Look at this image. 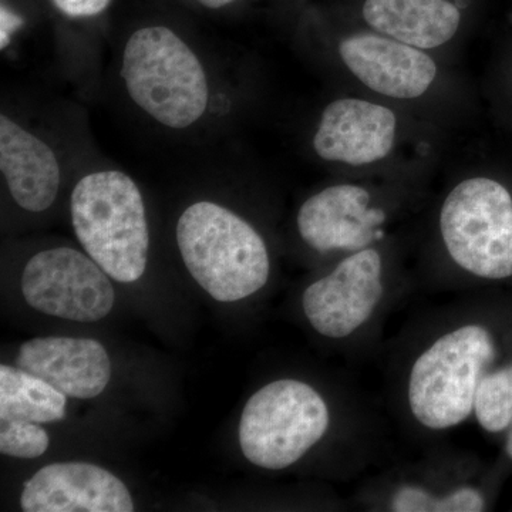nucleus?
Here are the masks:
<instances>
[{
  "instance_id": "nucleus-21",
  "label": "nucleus",
  "mask_w": 512,
  "mask_h": 512,
  "mask_svg": "<svg viewBox=\"0 0 512 512\" xmlns=\"http://www.w3.org/2000/svg\"><path fill=\"white\" fill-rule=\"evenodd\" d=\"M22 26V19L12 10L2 6L0 9V47L5 49L12 39L13 33Z\"/></svg>"
},
{
  "instance_id": "nucleus-16",
  "label": "nucleus",
  "mask_w": 512,
  "mask_h": 512,
  "mask_svg": "<svg viewBox=\"0 0 512 512\" xmlns=\"http://www.w3.org/2000/svg\"><path fill=\"white\" fill-rule=\"evenodd\" d=\"M363 18L380 35L421 50L446 45L461 23L450 0H366Z\"/></svg>"
},
{
  "instance_id": "nucleus-11",
  "label": "nucleus",
  "mask_w": 512,
  "mask_h": 512,
  "mask_svg": "<svg viewBox=\"0 0 512 512\" xmlns=\"http://www.w3.org/2000/svg\"><path fill=\"white\" fill-rule=\"evenodd\" d=\"M339 55L360 83L392 99H417L437 77V64L427 53L377 32L346 37Z\"/></svg>"
},
{
  "instance_id": "nucleus-20",
  "label": "nucleus",
  "mask_w": 512,
  "mask_h": 512,
  "mask_svg": "<svg viewBox=\"0 0 512 512\" xmlns=\"http://www.w3.org/2000/svg\"><path fill=\"white\" fill-rule=\"evenodd\" d=\"M63 15L69 18H93L107 9L111 0H52Z\"/></svg>"
},
{
  "instance_id": "nucleus-6",
  "label": "nucleus",
  "mask_w": 512,
  "mask_h": 512,
  "mask_svg": "<svg viewBox=\"0 0 512 512\" xmlns=\"http://www.w3.org/2000/svg\"><path fill=\"white\" fill-rule=\"evenodd\" d=\"M332 423L328 400L312 384L279 379L249 397L239 421V444L254 466L286 470L326 439Z\"/></svg>"
},
{
  "instance_id": "nucleus-12",
  "label": "nucleus",
  "mask_w": 512,
  "mask_h": 512,
  "mask_svg": "<svg viewBox=\"0 0 512 512\" xmlns=\"http://www.w3.org/2000/svg\"><path fill=\"white\" fill-rule=\"evenodd\" d=\"M25 512H131L126 484L89 463H56L43 467L23 488Z\"/></svg>"
},
{
  "instance_id": "nucleus-1",
  "label": "nucleus",
  "mask_w": 512,
  "mask_h": 512,
  "mask_svg": "<svg viewBox=\"0 0 512 512\" xmlns=\"http://www.w3.org/2000/svg\"><path fill=\"white\" fill-rule=\"evenodd\" d=\"M501 359L500 336L488 320L466 306L441 316L404 357L399 390L407 419L431 434L464 426L474 419L478 390L504 365Z\"/></svg>"
},
{
  "instance_id": "nucleus-15",
  "label": "nucleus",
  "mask_w": 512,
  "mask_h": 512,
  "mask_svg": "<svg viewBox=\"0 0 512 512\" xmlns=\"http://www.w3.org/2000/svg\"><path fill=\"white\" fill-rule=\"evenodd\" d=\"M0 170L13 200L23 210L52 207L60 187L55 151L10 117H0Z\"/></svg>"
},
{
  "instance_id": "nucleus-19",
  "label": "nucleus",
  "mask_w": 512,
  "mask_h": 512,
  "mask_svg": "<svg viewBox=\"0 0 512 512\" xmlns=\"http://www.w3.org/2000/svg\"><path fill=\"white\" fill-rule=\"evenodd\" d=\"M49 434L36 423L0 421V451L16 458H37L49 448Z\"/></svg>"
},
{
  "instance_id": "nucleus-3",
  "label": "nucleus",
  "mask_w": 512,
  "mask_h": 512,
  "mask_svg": "<svg viewBox=\"0 0 512 512\" xmlns=\"http://www.w3.org/2000/svg\"><path fill=\"white\" fill-rule=\"evenodd\" d=\"M70 212L77 239L111 279L130 284L146 272L150 232L143 195L121 171H99L74 187Z\"/></svg>"
},
{
  "instance_id": "nucleus-8",
  "label": "nucleus",
  "mask_w": 512,
  "mask_h": 512,
  "mask_svg": "<svg viewBox=\"0 0 512 512\" xmlns=\"http://www.w3.org/2000/svg\"><path fill=\"white\" fill-rule=\"evenodd\" d=\"M110 276L89 255L73 248L39 252L26 265L22 292L36 311L73 322H99L114 306Z\"/></svg>"
},
{
  "instance_id": "nucleus-13",
  "label": "nucleus",
  "mask_w": 512,
  "mask_h": 512,
  "mask_svg": "<svg viewBox=\"0 0 512 512\" xmlns=\"http://www.w3.org/2000/svg\"><path fill=\"white\" fill-rule=\"evenodd\" d=\"M397 117L372 101H332L320 117L313 148L322 160L360 167L377 163L392 153Z\"/></svg>"
},
{
  "instance_id": "nucleus-23",
  "label": "nucleus",
  "mask_w": 512,
  "mask_h": 512,
  "mask_svg": "<svg viewBox=\"0 0 512 512\" xmlns=\"http://www.w3.org/2000/svg\"><path fill=\"white\" fill-rule=\"evenodd\" d=\"M505 434L507 436H505L504 451L507 454L508 460L512 461V426Z\"/></svg>"
},
{
  "instance_id": "nucleus-22",
  "label": "nucleus",
  "mask_w": 512,
  "mask_h": 512,
  "mask_svg": "<svg viewBox=\"0 0 512 512\" xmlns=\"http://www.w3.org/2000/svg\"><path fill=\"white\" fill-rule=\"evenodd\" d=\"M198 2L208 9H221L228 6L229 3L235 2V0H198Z\"/></svg>"
},
{
  "instance_id": "nucleus-18",
  "label": "nucleus",
  "mask_w": 512,
  "mask_h": 512,
  "mask_svg": "<svg viewBox=\"0 0 512 512\" xmlns=\"http://www.w3.org/2000/svg\"><path fill=\"white\" fill-rule=\"evenodd\" d=\"M473 420L490 436L507 433L512 426V359L494 370L478 390Z\"/></svg>"
},
{
  "instance_id": "nucleus-10",
  "label": "nucleus",
  "mask_w": 512,
  "mask_h": 512,
  "mask_svg": "<svg viewBox=\"0 0 512 512\" xmlns=\"http://www.w3.org/2000/svg\"><path fill=\"white\" fill-rule=\"evenodd\" d=\"M373 510L392 512H481L488 495L466 473V461H424L384 478L370 490Z\"/></svg>"
},
{
  "instance_id": "nucleus-2",
  "label": "nucleus",
  "mask_w": 512,
  "mask_h": 512,
  "mask_svg": "<svg viewBox=\"0 0 512 512\" xmlns=\"http://www.w3.org/2000/svg\"><path fill=\"white\" fill-rule=\"evenodd\" d=\"M177 244L188 272L215 301H242L268 284L271 258L264 238L215 202H195L183 212Z\"/></svg>"
},
{
  "instance_id": "nucleus-5",
  "label": "nucleus",
  "mask_w": 512,
  "mask_h": 512,
  "mask_svg": "<svg viewBox=\"0 0 512 512\" xmlns=\"http://www.w3.org/2000/svg\"><path fill=\"white\" fill-rule=\"evenodd\" d=\"M441 244L463 278L512 279V195L493 178L473 177L453 188L440 208Z\"/></svg>"
},
{
  "instance_id": "nucleus-4",
  "label": "nucleus",
  "mask_w": 512,
  "mask_h": 512,
  "mask_svg": "<svg viewBox=\"0 0 512 512\" xmlns=\"http://www.w3.org/2000/svg\"><path fill=\"white\" fill-rule=\"evenodd\" d=\"M121 77L131 100L165 127H190L207 111L210 87L204 67L165 26H148L130 36Z\"/></svg>"
},
{
  "instance_id": "nucleus-17",
  "label": "nucleus",
  "mask_w": 512,
  "mask_h": 512,
  "mask_svg": "<svg viewBox=\"0 0 512 512\" xmlns=\"http://www.w3.org/2000/svg\"><path fill=\"white\" fill-rule=\"evenodd\" d=\"M66 397L18 366H0V421L43 424L63 420Z\"/></svg>"
},
{
  "instance_id": "nucleus-14",
  "label": "nucleus",
  "mask_w": 512,
  "mask_h": 512,
  "mask_svg": "<svg viewBox=\"0 0 512 512\" xmlns=\"http://www.w3.org/2000/svg\"><path fill=\"white\" fill-rule=\"evenodd\" d=\"M16 366L76 399H93L106 389L111 363L106 349L93 339L49 336L23 343Z\"/></svg>"
},
{
  "instance_id": "nucleus-9",
  "label": "nucleus",
  "mask_w": 512,
  "mask_h": 512,
  "mask_svg": "<svg viewBox=\"0 0 512 512\" xmlns=\"http://www.w3.org/2000/svg\"><path fill=\"white\" fill-rule=\"evenodd\" d=\"M387 214L367 188L330 185L303 202L296 224L302 241L318 254L362 251L384 239Z\"/></svg>"
},
{
  "instance_id": "nucleus-7",
  "label": "nucleus",
  "mask_w": 512,
  "mask_h": 512,
  "mask_svg": "<svg viewBox=\"0 0 512 512\" xmlns=\"http://www.w3.org/2000/svg\"><path fill=\"white\" fill-rule=\"evenodd\" d=\"M394 288L383 252L370 247L346 254L302 293V311L318 335L346 342L383 313Z\"/></svg>"
}]
</instances>
